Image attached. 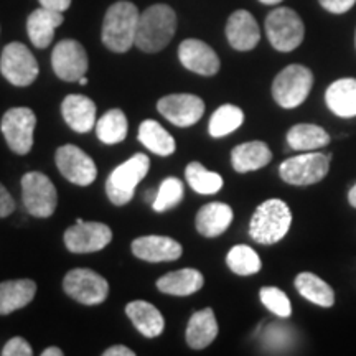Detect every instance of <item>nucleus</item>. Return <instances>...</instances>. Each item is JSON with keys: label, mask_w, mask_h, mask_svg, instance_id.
<instances>
[{"label": "nucleus", "mask_w": 356, "mask_h": 356, "mask_svg": "<svg viewBox=\"0 0 356 356\" xmlns=\"http://www.w3.org/2000/svg\"><path fill=\"white\" fill-rule=\"evenodd\" d=\"M259 299L267 310H270L280 318H289L292 315L291 300H289L286 292H282L277 287H262Z\"/></svg>", "instance_id": "obj_36"}, {"label": "nucleus", "mask_w": 356, "mask_h": 356, "mask_svg": "<svg viewBox=\"0 0 356 356\" xmlns=\"http://www.w3.org/2000/svg\"><path fill=\"white\" fill-rule=\"evenodd\" d=\"M37 284L30 279L6 280L0 282V315L20 310L35 299Z\"/></svg>", "instance_id": "obj_25"}, {"label": "nucleus", "mask_w": 356, "mask_h": 356, "mask_svg": "<svg viewBox=\"0 0 356 356\" xmlns=\"http://www.w3.org/2000/svg\"><path fill=\"white\" fill-rule=\"evenodd\" d=\"M140 13L129 0H119L108 8L102 22V43L114 53H126L136 44Z\"/></svg>", "instance_id": "obj_1"}, {"label": "nucleus", "mask_w": 356, "mask_h": 356, "mask_svg": "<svg viewBox=\"0 0 356 356\" xmlns=\"http://www.w3.org/2000/svg\"><path fill=\"white\" fill-rule=\"evenodd\" d=\"M348 202L353 208H356V184L351 186V190L348 191Z\"/></svg>", "instance_id": "obj_43"}, {"label": "nucleus", "mask_w": 356, "mask_h": 356, "mask_svg": "<svg viewBox=\"0 0 356 356\" xmlns=\"http://www.w3.org/2000/svg\"><path fill=\"white\" fill-rule=\"evenodd\" d=\"M134 256L147 262L177 261L184 254V248L168 236H142L132 241Z\"/></svg>", "instance_id": "obj_17"}, {"label": "nucleus", "mask_w": 356, "mask_h": 356, "mask_svg": "<svg viewBox=\"0 0 356 356\" xmlns=\"http://www.w3.org/2000/svg\"><path fill=\"white\" fill-rule=\"evenodd\" d=\"M127 317L131 318L134 327L145 338H155L163 332L165 320L157 307L145 300H134L126 307Z\"/></svg>", "instance_id": "obj_26"}, {"label": "nucleus", "mask_w": 356, "mask_h": 356, "mask_svg": "<svg viewBox=\"0 0 356 356\" xmlns=\"http://www.w3.org/2000/svg\"><path fill=\"white\" fill-rule=\"evenodd\" d=\"M273 160V152L267 144L261 140L244 142L236 145L231 152V163L238 173H248L259 170Z\"/></svg>", "instance_id": "obj_23"}, {"label": "nucleus", "mask_w": 356, "mask_h": 356, "mask_svg": "<svg viewBox=\"0 0 356 356\" xmlns=\"http://www.w3.org/2000/svg\"><path fill=\"white\" fill-rule=\"evenodd\" d=\"M355 43H356V37H355Z\"/></svg>", "instance_id": "obj_46"}, {"label": "nucleus", "mask_w": 356, "mask_h": 356, "mask_svg": "<svg viewBox=\"0 0 356 356\" xmlns=\"http://www.w3.org/2000/svg\"><path fill=\"white\" fill-rule=\"evenodd\" d=\"M38 2L42 7L55 12H65L71 6V0H38Z\"/></svg>", "instance_id": "obj_40"}, {"label": "nucleus", "mask_w": 356, "mask_h": 356, "mask_svg": "<svg viewBox=\"0 0 356 356\" xmlns=\"http://www.w3.org/2000/svg\"><path fill=\"white\" fill-rule=\"evenodd\" d=\"M314 86V73L304 65H289L273 83V97L284 109H296L304 104Z\"/></svg>", "instance_id": "obj_4"}, {"label": "nucleus", "mask_w": 356, "mask_h": 356, "mask_svg": "<svg viewBox=\"0 0 356 356\" xmlns=\"http://www.w3.org/2000/svg\"><path fill=\"white\" fill-rule=\"evenodd\" d=\"M150 168V159L145 154H136L126 162L115 167L106 181V193L111 203L122 207L134 198L136 186L147 175Z\"/></svg>", "instance_id": "obj_5"}, {"label": "nucleus", "mask_w": 356, "mask_h": 356, "mask_svg": "<svg viewBox=\"0 0 356 356\" xmlns=\"http://www.w3.org/2000/svg\"><path fill=\"white\" fill-rule=\"evenodd\" d=\"M204 277L203 274L197 269H180L173 270L170 274L162 275L157 280V289L167 296L186 297L191 293L198 292L203 287Z\"/></svg>", "instance_id": "obj_27"}, {"label": "nucleus", "mask_w": 356, "mask_h": 356, "mask_svg": "<svg viewBox=\"0 0 356 356\" xmlns=\"http://www.w3.org/2000/svg\"><path fill=\"white\" fill-rule=\"evenodd\" d=\"M104 356H134L136 353L131 348H127V346L124 345H115V346H111L102 353Z\"/></svg>", "instance_id": "obj_41"}, {"label": "nucleus", "mask_w": 356, "mask_h": 356, "mask_svg": "<svg viewBox=\"0 0 356 356\" xmlns=\"http://www.w3.org/2000/svg\"><path fill=\"white\" fill-rule=\"evenodd\" d=\"M37 115L30 108H12L3 114L0 129L12 152L25 155L33 147V134Z\"/></svg>", "instance_id": "obj_10"}, {"label": "nucleus", "mask_w": 356, "mask_h": 356, "mask_svg": "<svg viewBox=\"0 0 356 356\" xmlns=\"http://www.w3.org/2000/svg\"><path fill=\"white\" fill-rule=\"evenodd\" d=\"M139 140L150 152L162 155V157H167V155L175 152V139L170 136V132H167L154 119H147L140 124Z\"/></svg>", "instance_id": "obj_30"}, {"label": "nucleus", "mask_w": 356, "mask_h": 356, "mask_svg": "<svg viewBox=\"0 0 356 356\" xmlns=\"http://www.w3.org/2000/svg\"><path fill=\"white\" fill-rule=\"evenodd\" d=\"M78 83H79V84H83V86H84V84H88V78H86V76L79 78V79H78Z\"/></svg>", "instance_id": "obj_45"}, {"label": "nucleus", "mask_w": 356, "mask_h": 356, "mask_svg": "<svg viewBox=\"0 0 356 356\" xmlns=\"http://www.w3.org/2000/svg\"><path fill=\"white\" fill-rule=\"evenodd\" d=\"M287 144L293 150L309 152V150H318L330 144L328 132L317 124H296L289 129Z\"/></svg>", "instance_id": "obj_29"}, {"label": "nucleus", "mask_w": 356, "mask_h": 356, "mask_svg": "<svg viewBox=\"0 0 356 356\" xmlns=\"http://www.w3.org/2000/svg\"><path fill=\"white\" fill-rule=\"evenodd\" d=\"M129 122L121 109H111L96 122V134L101 142L113 145L119 144L127 137Z\"/></svg>", "instance_id": "obj_32"}, {"label": "nucleus", "mask_w": 356, "mask_h": 356, "mask_svg": "<svg viewBox=\"0 0 356 356\" xmlns=\"http://www.w3.org/2000/svg\"><path fill=\"white\" fill-rule=\"evenodd\" d=\"M185 177L191 188L200 195H215L222 188V177L220 173L207 170L200 162L188 163Z\"/></svg>", "instance_id": "obj_33"}, {"label": "nucleus", "mask_w": 356, "mask_h": 356, "mask_svg": "<svg viewBox=\"0 0 356 356\" xmlns=\"http://www.w3.org/2000/svg\"><path fill=\"white\" fill-rule=\"evenodd\" d=\"M113 239V231L104 222H76L65 231V244L74 254H88L104 249Z\"/></svg>", "instance_id": "obj_13"}, {"label": "nucleus", "mask_w": 356, "mask_h": 356, "mask_svg": "<svg viewBox=\"0 0 356 356\" xmlns=\"http://www.w3.org/2000/svg\"><path fill=\"white\" fill-rule=\"evenodd\" d=\"M22 198L26 211L35 218H50L56 210V188L42 172L25 173L22 178Z\"/></svg>", "instance_id": "obj_8"}, {"label": "nucleus", "mask_w": 356, "mask_h": 356, "mask_svg": "<svg viewBox=\"0 0 356 356\" xmlns=\"http://www.w3.org/2000/svg\"><path fill=\"white\" fill-rule=\"evenodd\" d=\"M292 225V211L282 200L261 203L249 222V236L259 244H275L286 238Z\"/></svg>", "instance_id": "obj_3"}, {"label": "nucleus", "mask_w": 356, "mask_h": 356, "mask_svg": "<svg viewBox=\"0 0 356 356\" xmlns=\"http://www.w3.org/2000/svg\"><path fill=\"white\" fill-rule=\"evenodd\" d=\"M218 337V322L215 312L203 309L195 312L186 325V343L193 350H203L210 346Z\"/></svg>", "instance_id": "obj_24"}, {"label": "nucleus", "mask_w": 356, "mask_h": 356, "mask_svg": "<svg viewBox=\"0 0 356 356\" xmlns=\"http://www.w3.org/2000/svg\"><path fill=\"white\" fill-rule=\"evenodd\" d=\"M15 210V202L6 186L0 184V218H7Z\"/></svg>", "instance_id": "obj_39"}, {"label": "nucleus", "mask_w": 356, "mask_h": 356, "mask_svg": "<svg viewBox=\"0 0 356 356\" xmlns=\"http://www.w3.org/2000/svg\"><path fill=\"white\" fill-rule=\"evenodd\" d=\"M184 184L175 177H168L162 181L160 188L155 195L152 208L157 213H163L175 208L184 200Z\"/></svg>", "instance_id": "obj_35"}, {"label": "nucleus", "mask_w": 356, "mask_h": 356, "mask_svg": "<svg viewBox=\"0 0 356 356\" xmlns=\"http://www.w3.org/2000/svg\"><path fill=\"white\" fill-rule=\"evenodd\" d=\"M318 3L327 12L337 13V15H340V13L348 12L350 8L356 3V0H318Z\"/></svg>", "instance_id": "obj_38"}, {"label": "nucleus", "mask_w": 356, "mask_h": 356, "mask_svg": "<svg viewBox=\"0 0 356 356\" xmlns=\"http://www.w3.org/2000/svg\"><path fill=\"white\" fill-rule=\"evenodd\" d=\"M261 3H264V6H275V3H280L282 0H259Z\"/></svg>", "instance_id": "obj_44"}, {"label": "nucleus", "mask_w": 356, "mask_h": 356, "mask_svg": "<svg viewBox=\"0 0 356 356\" xmlns=\"http://www.w3.org/2000/svg\"><path fill=\"white\" fill-rule=\"evenodd\" d=\"M51 66L55 74L63 81H78L88 73L89 60L84 47L76 40H61L53 48Z\"/></svg>", "instance_id": "obj_12"}, {"label": "nucleus", "mask_w": 356, "mask_h": 356, "mask_svg": "<svg viewBox=\"0 0 356 356\" xmlns=\"http://www.w3.org/2000/svg\"><path fill=\"white\" fill-rule=\"evenodd\" d=\"M42 356H63V350L56 348V346H50L42 353Z\"/></svg>", "instance_id": "obj_42"}, {"label": "nucleus", "mask_w": 356, "mask_h": 356, "mask_svg": "<svg viewBox=\"0 0 356 356\" xmlns=\"http://www.w3.org/2000/svg\"><path fill=\"white\" fill-rule=\"evenodd\" d=\"M330 155L309 152L284 160L279 167V175L289 185L307 186L322 181L330 172Z\"/></svg>", "instance_id": "obj_7"}, {"label": "nucleus", "mask_w": 356, "mask_h": 356, "mask_svg": "<svg viewBox=\"0 0 356 356\" xmlns=\"http://www.w3.org/2000/svg\"><path fill=\"white\" fill-rule=\"evenodd\" d=\"M233 218L234 213L229 204L215 202L204 204L202 210L198 211L195 225H197L198 233L202 236L216 238V236L222 234L229 228V225L233 222Z\"/></svg>", "instance_id": "obj_22"}, {"label": "nucleus", "mask_w": 356, "mask_h": 356, "mask_svg": "<svg viewBox=\"0 0 356 356\" xmlns=\"http://www.w3.org/2000/svg\"><path fill=\"white\" fill-rule=\"evenodd\" d=\"M293 284H296L297 292L312 304L323 307V309H330L335 304V292L330 284H327L314 273H300Z\"/></svg>", "instance_id": "obj_28"}, {"label": "nucleus", "mask_w": 356, "mask_h": 356, "mask_svg": "<svg viewBox=\"0 0 356 356\" xmlns=\"http://www.w3.org/2000/svg\"><path fill=\"white\" fill-rule=\"evenodd\" d=\"M38 61L24 43L12 42L0 56V73L13 86H30L38 78Z\"/></svg>", "instance_id": "obj_9"}, {"label": "nucleus", "mask_w": 356, "mask_h": 356, "mask_svg": "<svg viewBox=\"0 0 356 356\" xmlns=\"http://www.w3.org/2000/svg\"><path fill=\"white\" fill-rule=\"evenodd\" d=\"M3 356H32V346L22 337H13L8 340L2 350Z\"/></svg>", "instance_id": "obj_37"}, {"label": "nucleus", "mask_w": 356, "mask_h": 356, "mask_svg": "<svg viewBox=\"0 0 356 356\" xmlns=\"http://www.w3.org/2000/svg\"><path fill=\"white\" fill-rule=\"evenodd\" d=\"M178 58L186 70L202 74V76H215L221 68L216 51L210 44L197 38H188L180 43Z\"/></svg>", "instance_id": "obj_16"}, {"label": "nucleus", "mask_w": 356, "mask_h": 356, "mask_svg": "<svg viewBox=\"0 0 356 356\" xmlns=\"http://www.w3.org/2000/svg\"><path fill=\"white\" fill-rule=\"evenodd\" d=\"M63 289L83 305H99L108 299L109 284L91 269H73L65 275Z\"/></svg>", "instance_id": "obj_11"}, {"label": "nucleus", "mask_w": 356, "mask_h": 356, "mask_svg": "<svg viewBox=\"0 0 356 356\" xmlns=\"http://www.w3.org/2000/svg\"><path fill=\"white\" fill-rule=\"evenodd\" d=\"M65 22L63 12H55L50 8L40 7L26 19L29 38L37 48L50 47L55 37V30Z\"/></svg>", "instance_id": "obj_20"}, {"label": "nucleus", "mask_w": 356, "mask_h": 356, "mask_svg": "<svg viewBox=\"0 0 356 356\" xmlns=\"http://www.w3.org/2000/svg\"><path fill=\"white\" fill-rule=\"evenodd\" d=\"M226 38L231 47L238 51H249L256 48L261 40V30L252 13L248 10H236L231 13L226 24Z\"/></svg>", "instance_id": "obj_18"}, {"label": "nucleus", "mask_w": 356, "mask_h": 356, "mask_svg": "<svg viewBox=\"0 0 356 356\" xmlns=\"http://www.w3.org/2000/svg\"><path fill=\"white\" fill-rule=\"evenodd\" d=\"M157 109L173 126L190 127L203 118L204 102L195 95H170L157 102Z\"/></svg>", "instance_id": "obj_15"}, {"label": "nucleus", "mask_w": 356, "mask_h": 356, "mask_svg": "<svg viewBox=\"0 0 356 356\" xmlns=\"http://www.w3.org/2000/svg\"><path fill=\"white\" fill-rule=\"evenodd\" d=\"M61 114L65 122L74 132L86 134L96 127V104L83 95H68L61 104Z\"/></svg>", "instance_id": "obj_19"}, {"label": "nucleus", "mask_w": 356, "mask_h": 356, "mask_svg": "<svg viewBox=\"0 0 356 356\" xmlns=\"http://www.w3.org/2000/svg\"><path fill=\"white\" fill-rule=\"evenodd\" d=\"M226 264L238 275L257 274L262 267L259 254L246 244H238V246L231 248L226 256Z\"/></svg>", "instance_id": "obj_34"}, {"label": "nucleus", "mask_w": 356, "mask_h": 356, "mask_svg": "<svg viewBox=\"0 0 356 356\" xmlns=\"http://www.w3.org/2000/svg\"><path fill=\"white\" fill-rule=\"evenodd\" d=\"M266 33L277 51H293L304 42L305 26L299 13L289 7H277L267 15Z\"/></svg>", "instance_id": "obj_6"}, {"label": "nucleus", "mask_w": 356, "mask_h": 356, "mask_svg": "<svg viewBox=\"0 0 356 356\" xmlns=\"http://www.w3.org/2000/svg\"><path fill=\"white\" fill-rule=\"evenodd\" d=\"M177 32V13L165 3H155L140 13L136 47L145 53L162 51Z\"/></svg>", "instance_id": "obj_2"}, {"label": "nucleus", "mask_w": 356, "mask_h": 356, "mask_svg": "<svg viewBox=\"0 0 356 356\" xmlns=\"http://www.w3.org/2000/svg\"><path fill=\"white\" fill-rule=\"evenodd\" d=\"M244 122V113L241 108L234 104H222L213 113L210 119V126H208V132L215 139H221V137L229 136L234 131H238Z\"/></svg>", "instance_id": "obj_31"}, {"label": "nucleus", "mask_w": 356, "mask_h": 356, "mask_svg": "<svg viewBox=\"0 0 356 356\" xmlns=\"http://www.w3.org/2000/svg\"><path fill=\"white\" fill-rule=\"evenodd\" d=\"M58 170L66 180L79 186H88L96 180L97 168L95 160L73 144H66L56 150Z\"/></svg>", "instance_id": "obj_14"}, {"label": "nucleus", "mask_w": 356, "mask_h": 356, "mask_svg": "<svg viewBox=\"0 0 356 356\" xmlns=\"http://www.w3.org/2000/svg\"><path fill=\"white\" fill-rule=\"evenodd\" d=\"M325 104L338 118H356V79L341 78L325 91Z\"/></svg>", "instance_id": "obj_21"}]
</instances>
